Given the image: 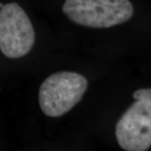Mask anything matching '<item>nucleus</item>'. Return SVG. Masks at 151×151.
Segmentation results:
<instances>
[{
	"instance_id": "obj_2",
	"label": "nucleus",
	"mask_w": 151,
	"mask_h": 151,
	"mask_svg": "<svg viewBox=\"0 0 151 151\" xmlns=\"http://www.w3.org/2000/svg\"><path fill=\"white\" fill-rule=\"evenodd\" d=\"M135 102L117 123L115 134L119 146L127 151H146L151 146V88L133 94Z\"/></svg>"
},
{
	"instance_id": "obj_5",
	"label": "nucleus",
	"mask_w": 151,
	"mask_h": 151,
	"mask_svg": "<svg viewBox=\"0 0 151 151\" xmlns=\"http://www.w3.org/2000/svg\"><path fill=\"white\" fill-rule=\"evenodd\" d=\"M2 6H3V4H0V8H1Z\"/></svg>"
},
{
	"instance_id": "obj_1",
	"label": "nucleus",
	"mask_w": 151,
	"mask_h": 151,
	"mask_svg": "<svg viewBox=\"0 0 151 151\" xmlns=\"http://www.w3.org/2000/svg\"><path fill=\"white\" fill-rule=\"evenodd\" d=\"M88 86L86 78L75 71H60L48 76L39 91V103L44 114L58 118L79 103Z\"/></svg>"
},
{
	"instance_id": "obj_4",
	"label": "nucleus",
	"mask_w": 151,
	"mask_h": 151,
	"mask_svg": "<svg viewBox=\"0 0 151 151\" xmlns=\"http://www.w3.org/2000/svg\"><path fill=\"white\" fill-rule=\"evenodd\" d=\"M35 41L33 24L25 11L16 3L0 9V50L6 57L17 59L32 50Z\"/></svg>"
},
{
	"instance_id": "obj_3",
	"label": "nucleus",
	"mask_w": 151,
	"mask_h": 151,
	"mask_svg": "<svg viewBox=\"0 0 151 151\" xmlns=\"http://www.w3.org/2000/svg\"><path fill=\"white\" fill-rule=\"evenodd\" d=\"M62 11L76 24L106 29L129 20L134 7L129 0H65Z\"/></svg>"
}]
</instances>
